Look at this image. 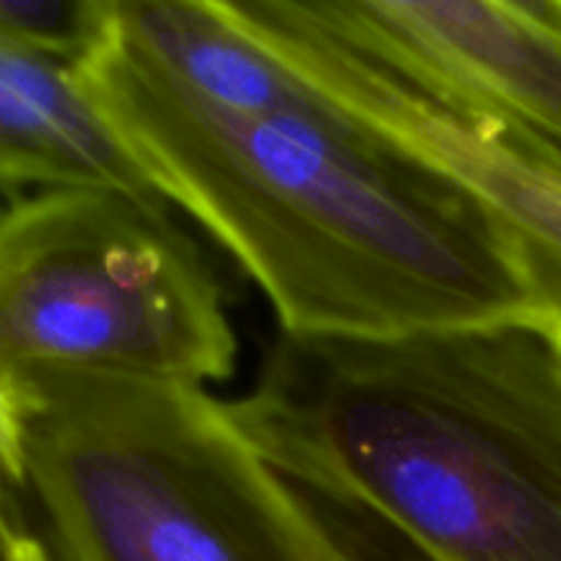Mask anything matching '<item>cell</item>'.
I'll return each instance as SVG.
<instances>
[{
    "label": "cell",
    "mask_w": 561,
    "mask_h": 561,
    "mask_svg": "<svg viewBox=\"0 0 561 561\" xmlns=\"http://www.w3.org/2000/svg\"><path fill=\"white\" fill-rule=\"evenodd\" d=\"M115 16L77 80L153 190L255 279L283 334L529 321L485 206L296 75L222 0H118Z\"/></svg>",
    "instance_id": "cell-1"
},
{
    "label": "cell",
    "mask_w": 561,
    "mask_h": 561,
    "mask_svg": "<svg viewBox=\"0 0 561 561\" xmlns=\"http://www.w3.org/2000/svg\"><path fill=\"white\" fill-rule=\"evenodd\" d=\"M263 458L414 561H561V340L531 321L283 337L228 403Z\"/></svg>",
    "instance_id": "cell-2"
},
{
    "label": "cell",
    "mask_w": 561,
    "mask_h": 561,
    "mask_svg": "<svg viewBox=\"0 0 561 561\" xmlns=\"http://www.w3.org/2000/svg\"><path fill=\"white\" fill-rule=\"evenodd\" d=\"M3 474L49 561H370L192 383L31 378Z\"/></svg>",
    "instance_id": "cell-3"
},
{
    "label": "cell",
    "mask_w": 561,
    "mask_h": 561,
    "mask_svg": "<svg viewBox=\"0 0 561 561\" xmlns=\"http://www.w3.org/2000/svg\"><path fill=\"white\" fill-rule=\"evenodd\" d=\"M239 340L225 290L168 201L44 190L0 214V431L42 376L203 387L228 381Z\"/></svg>",
    "instance_id": "cell-4"
},
{
    "label": "cell",
    "mask_w": 561,
    "mask_h": 561,
    "mask_svg": "<svg viewBox=\"0 0 561 561\" xmlns=\"http://www.w3.org/2000/svg\"><path fill=\"white\" fill-rule=\"evenodd\" d=\"M312 31L444 107L561 151V0H305Z\"/></svg>",
    "instance_id": "cell-5"
},
{
    "label": "cell",
    "mask_w": 561,
    "mask_h": 561,
    "mask_svg": "<svg viewBox=\"0 0 561 561\" xmlns=\"http://www.w3.org/2000/svg\"><path fill=\"white\" fill-rule=\"evenodd\" d=\"M329 96L403 142L485 206L529 296V321L561 340V151L542 137L433 102L356 55L323 77Z\"/></svg>",
    "instance_id": "cell-6"
},
{
    "label": "cell",
    "mask_w": 561,
    "mask_h": 561,
    "mask_svg": "<svg viewBox=\"0 0 561 561\" xmlns=\"http://www.w3.org/2000/svg\"><path fill=\"white\" fill-rule=\"evenodd\" d=\"M25 186L162 197L71 66L0 42V190Z\"/></svg>",
    "instance_id": "cell-7"
},
{
    "label": "cell",
    "mask_w": 561,
    "mask_h": 561,
    "mask_svg": "<svg viewBox=\"0 0 561 561\" xmlns=\"http://www.w3.org/2000/svg\"><path fill=\"white\" fill-rule=\"evenodd\" d=\"M118 0H0V42L77 69L104 47Z\"/></svg>",
    "instance_id": "cell-8"
},
{
    "label": "cell",
    "mask_w": 561,
    "mask_h": 561,
    "mask_svg": "<svg viewBox=\"0 0 561 561\" xmlns=\"http://www.w3.org/2000/svg\"><path fill=\"white\" fill-rule=\"evenodd\" d=\"M0 561H49L42 542L20 520H0Z\"/></svg>",
    "instance_id": "cell-9"
},
{
    "label": "cell",
    "mask_w": 561,
    "mask_h": 561,
    "mask_svg": "<svg viewBox=\"0 0 561 561\" xmlns=\"http://www.w3.org/2000/svg\"><path fill=\"white\" fill-rule=\"evenodd\" d=\"M0 520H16L14 507H11V491L3 474V431H0Z\"/></svg>",
    "instance_id": "cell-10"
}]
</instances>
